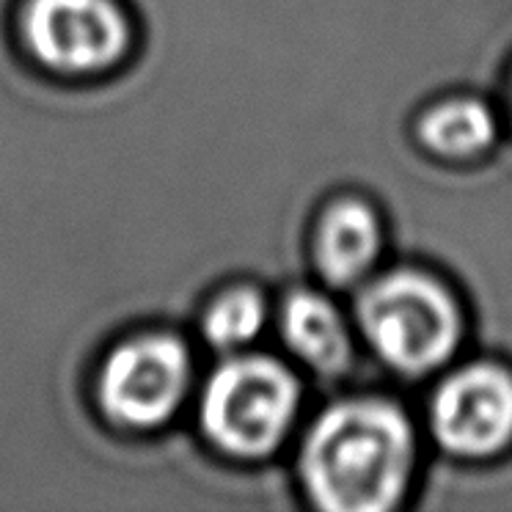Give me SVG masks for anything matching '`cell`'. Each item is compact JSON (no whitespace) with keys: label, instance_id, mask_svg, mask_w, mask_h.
<instances>
[{"label":"cell","instance_id":"5","mask_svg":"<svg viewBox=\"0 0 512 512\" xmlns=\"http://www.w3.org/2000/svg\"><path fill=\"white\" fill-rule=\"evenodd\" d=\"M28 58L58 78H100L133 50V20L122 0H23L17 14Z\"/></svg>","mask_w":512,"mask_h":512},{"label":"cell","instance_id":"2","mask_svg":"<svg viewBox=\"0 0 512 512\" xmlns=\"http://www.w3.org/2000/svg\"><path fill=\"white\" fill-rule=\"evenodd\" d=\"M298 400V380L276 358H226L201 389V433L223 455L268 457L290 433Z\"/></svg>","mask_w":512,"mask_h":512},{"label":"cell","instance_id":"3","mask_svg":"<svg viewBox=\"0 0 512 512\" xmlns=\"http://www.w3.org/2000/svg\"><path fill=\"white\" fill-rule=\"evenodd\" d=\"M369 345L402 372H430L455 353L463 320L455 298L430 276L400 270L378 279L358 301Z\"/></svg>","mask_w":512,"mask_h":512},{"label":"cell","instance_id":"8","mask_svg":"<svg viewBox=\"0 0 512 512\" xmlns=\"http://www.w3.org/2000/svg\"><path fill=\"white\" fill-rule=\"evenodd\" d=\"M281 331L292 353L317 372L336 375L350 364L347 325L323 295L314 292L290 295L281 312Z\"/></svg>","mask_w":512,"mask_h":512},{"label":"cell","instance_id":"10","mask_svg":"<svg viewBox=\"0 0 512 512\" xmlns=\"http://www.w3.org/2000/svg\"><path fill=\"white\" fill-rule=\"evenodd\" d=\"M268 320V306L254 287H232L221 292L201 314V334L207 345L232 353L251 345Z\"/></svg>","mask_w":512,"mask_h":512},{"label":"cell","instance_id":"7","mask_svg":"<svg viewBox=\"0 0 512 512\" xmlns=\"http://www.w3.org/2000/svg\"><path fill=\"white\" fill-rule=\"evenodd\" d=\"M380 251L378 215L364 201L345 199L328 207L317 234V262L331 284L358 281Z\"/></svg>","mask_w":512,"mask_h":512},{"label":"cell","instance_id":"4","mask_svg":"<svg viewBox=\"0 0 512 512\" xmlns=\"http://www.w3.org/2000/svg\"><path fill=\"white\" fill-rule=\"evenodd\" d=\"M190 383L193 356L188 342L174 331H141L116 342L102 358L94 400L108 424L149 433L177 416Z\"/></svg>","mask_w":512,"mask_h":512},{"label":"cell","instance_id":"6","mask_svg":"<svg viewBox=\"0 0 512 512\" xmlns=\"http://www.w3.org/2000/svg\"><path fill=\"white\" fill-rule=\"evenodd\" d=\"M435 438L457 455L485 457L512 441V375L493 364L460 369L433 402Z\"/></svg>","mask_w":512,"mask_h":512},{"label":"cell","instance_id":"1","mask_svg":"<svg viewBox=\"0 0 512 512\" xmlns=\"http://www.w3.org/2000/svg\"><path fill=\"white\" fill-rule=\"evenodd\" d=\"M413 430L383 400L342 402L317 419L301 452V477L328 512H386L408 488Z\"/></svg>","mask_w":512,"mask_h":512},{"label":"cell","instance_id":"9","mask_svg":"<svg viewBox=\"0 0 512 512\" xmlns=\"http://www.w3.org/2000/svg\"><path fill=\"white\" fill-rule=\"evenodd\" d=\"M424 146L444 157H474L485 152L496 138L493 113L477 100H449L422 119Z\"/></svg>","mask_w":512,"mask_h":512}]
</instances>
